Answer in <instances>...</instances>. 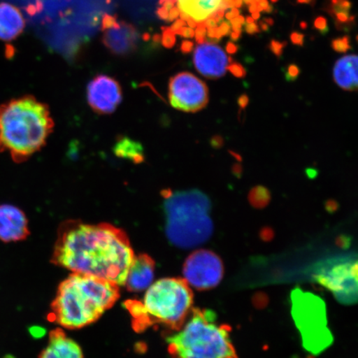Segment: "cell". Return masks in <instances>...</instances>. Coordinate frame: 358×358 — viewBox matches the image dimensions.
<instances>
[{
  "instance_id": "6da1fadb",
  "label": "cell",
  "mask_w": 358,
  "mask_h": 358,
  "mask_svg": "<svg viewBox=\"0 0 358 358\" xmlns=\"http://www.w3.org/2000/svg\"><path fill=\"white\" fill-rule=\"evenodd\" d=\"M134 257L129 237L120 228L69 220L59 228L52 262L73 273L122 286Z\"/></svg>"
},
{
  "instance_id": "7a4b0ae2",
  "label": "cell",
  "mask_w": 358,
  "mask_h": 358,
  "mask_svg": "<svg viewBox=\"0 0 358 358\" xmlns=\"http://www.w3.org/2000/svg\"><path fill=\"white\" fill-rule=\"evenodd\" d=\"M55 129L50 110L33 96L15 98L0 106V153L24 162L46 145Z\"/></svg>"
},
{
  "instance_id": "3957f363",
  "label": "cell",
  "mask_w": 358,
  "mask_h": 358,
  "mask_svg": "<svg viewBox=\"0 0 358 358\" xmlns=\"http://www.w3.org/2000/svg\"><path fill=\"white\" fill-rule=\"evenodd\" d=\"M119 287L96 276L73 273L58 286L50 320L67 329L95 323L117 302Z\"/></svg>"
},
{
  "instance_id": "277c9868",
  "label": "cell",
  "mask_w": 358,
  "mask_h": 358,
  "mask_svg": "<svg viewBox=\"0 0 358 358\" xmlns=\"http://www.w3.org/2000/svg\"><path fill=\"white\" fill-rule=\"evenodd\" d=\"M137 333L152 326H163L176 332L194 308V293L185 279L163 278L147 289L143 301L131 299L124 303Z\"/></svg>"
},
{
  "instance_id": "5b68a950",
  "label": "cell",
  "mask_w": 358,
  "mask_h": 358,
  "mask_svg": "<svg viewBox=\"0 0 358 358\" xmlns=\"http://www.w3.org/2000/svg\"><path fill=\"white\" fill-rule=\"evenodd\" d=\"M164 199L165 232L170 243L181 249L198 248L211 238L212 201L204 192L191 189L161 192Z\"/></svg>"
},
{
  "instance_id": "8992f818",
  "label": "cell",
  "mask_w": 358,
  "mask_h": 358,
  "mask_svg": "<svg viewBox=\"0 0 358 358\" xmlns=\"http://www.w3.org/2000/svg\"><path fill=\"white\" fill-rule=\"evenodd\" d=\"M231 331L213 310L194 308L181 328L165 340L173 358H238Z\"/></svg>"
},
{
  "instance_id": "52a82bcc",
  "label": "cell",
  "mask_w": 358,
  "mask_h": 358,
  "mask_svg": "<svg viewBox=\"0 0 358 358\" xmlns=\"http://www.w3.org/2000/svg\"><path fill=\"white\" fill-rule=\"evenodd\" d=\"M169 100L173 108L195 113L208 106V87L194 74L178 73L169 80Z\"/></svg>"
},
{
  "instance_id": "ba28073f",
  "label": "cell",
  "mask_w": 358,
  "mask_h": 358,
  "mask_svg": "<svg viewBox=\"0 0 358 358\" xmlns=\"http://www.w3.org/2000/svg\"><path fill=\"white\" fill-rule=\"evenodd\" d=\"M187 283L199 290L216 287L224 275L220 257L208 250H199L186 259L182 268Z\"/></svg>"
},
{
  "instance_id": "9c48e42d",
  "label": "cell",
  "mask_w": 358,
  "mask_h": 358,
  "mask_svg": "<svg viewBox=\"0 0 358 358\" xmlns=\"http://www.w3.org/2000/svg\"><path fill=\"white\" fill-rule=\"evenodd\" d=\"M317 280L332 292L340 302H355L357 294V262H342L324 268L317 275Z\"/></svg>"
},
{
  "instance_id": "30bf717a",
  "label": "cell",
  "mask_w": 358,
  "mask_h": 358,
  "mask_svg": "<svg viewBox=\"0 0 358 358\" xmlns=\"http://www.w3.org/2000/svg\"><path fill=\"white\" fill-rule=\"evenodd\" d=\"M120 83L106 75H98L87 85V99L90 107L99 115L113 113L122 101Z\"/></svg>"
},
{
  "instance_id": "8fae6325",
  "label": "cell",
  "mask_w": 358,
  "mask_h": 358,
  "mask_svg": "<svg viewBox=\"0 0 358 358\" xmlns=\"http://www.w3.org/2000/svg\"><path fill=\"white\" fill-rule=\"evenodd\" d=\"M232 59L217 44H199L194 53V65L204 78L216 80L225 76Z\"/></svg>"
},
{
  "instance_id": "7c38bea8",
  "label": "cell",
  "mask_w": 358,
  "mask_h": 358,
  "mask_svg": "<svg viewBox=\"0 0 358 358\" xmlns=\"http://www.w3.org/2000/svg\"><path fill=\"white\" fill-rule=\"evenodd\" d=\"M29 234L28 218L22 210L11 204L0 205V241L17 243Z\"/></svg>"
},
{
  "instance_id": "4fadbf2b",
  "label": "cell",
  "mask_w": 358,
  "mask_h": 358,
  "mask_svg": "<svg viewBox=\"0 0 358 358\" xmlns=\"http://www.w3.org/2000/svg\"><path fill=\"white\" fill-rule=\"evenodd\" d=\"M138 39V34L134 26L120 22L106 29L103 43L114 55L125 56L134 51Z\"/></svg>"
},
{
  "instance_id": "5bb4252c",
  "label": "cell",
  "mask_w": 358,
  "mask_h": 358,
  "mask_svg": "<svg viewBox=\"0 0 358 358\" xmlns=\"http://www.w3.org/2000/svg\"><path fill=\"white\" fill-rule=\"evenodd\" d=\"M155 273V262L149 255L134 256L124 285L129 292H142L153 284Z\"/></svg>"
},
{
  "instance_id": "9a60e30c",
  "label": "cell",
  "mask_w": 358,
  "mask_h": 358,
  "mask_svg": "<svg viewBox=\"0 0 358 358\" xmlns=\"http://www.w3.org/2000/svg\"><path fill=\"white\" fill-rule=\"evenodd\" d=\"M39 358H84L78 343L61 329L52 330L48 345L40 353Z\"/></svg>"
},
{
  "instance_id": "2e32d148",
  "label": "cell",
  "mask_w": 358,
  "mask_h": 358,
  "mask_svg": "<svg viewBox=\"0 0 358 358\" xmlns=\"http://www.w3.org/2000/svg\"><path fill=\"white\" fill-rule=\"evenodd\" d=\"M25 28V20L15 6L0 3V40L10 42L16 39Z\"/></svg>"
},
{
  "instance_id": "e0dca14e",
  "label": "cell",
  "mask_w": 358,
  "mask_h": 358,
  "mask_svg": "<svg viewBox=\"0 0 358 358\" xmlns=\"http://www.w3.org/2000/svg\"><path fill=\"white\" fill-rule=\"evenodd\" d=\"M357 62L356 55L344 56L336 62L333 71L334 80L339 87L345 91H357Z\"/></svg>"
},
{
  "instance_id": "ac0fdd59",
  "label": "cell",
  "mask_w": 358,
  "mask_h": 358,
  "mask_svg": "<svg viewBox=\"0 0 358 358\" xmlns=\"http://www.w3.org/2000/svg\"><path fill=\"white\" fill-rule=\"evenodd\" d=\"M179 11L200 24L218 10L222 0H177Z\"/></svg>"
},
{
  "instance_id": "d6986e66",
  "label": "cell",
  "mask_w": 358,
  "mask_h": 358,
  "mask_svg": "<svg viewBox=\"0 0 358 358\" xmlns=\"http://www.w3.org/2000/svg\"><path fill=\"white\" fill-rule=\"evenodd\" d=\"M114 151L120 158L131 160L136 164H140L144 160L141 145L127 137L120 138L116 143Z\"/></svg>"
},
{
  "instance_id": "ffe728a7",
  "label": "cell",
  "mask_w": 358,
  "mask_h": 358,
  "mask_svg": "<svg viewBox=\"0 0 358 358\" xmlns=\"http://www.w3.org/2000/svg\"><path fill=\"white\" fill-rule=\"evenodd\" d=\"M248 199L250 203L254 208H265L271 201V192L265 186L258 185L254 187L249 192Z\"/></svg>"
},
{
  "instance_id": "44dd1931",
  "label": "cell",
  "mask_w": 358,
  "mask_h": 358,
  "mask_svg": "<svg viewBox=\"0 0 358 358\" xmlns=\"http://www.w3.org/2000/svg\"><path fill=\"white\" fill-rule=\"evenodd\" d=\"M330 15L333 17L334 24L339 30H348L355 22V17L352 16L350 12L337 11L330 13Z\"/></svg>"
},
{
  "instance_id": "7402d4cb",
  "label": "cell",
  "mask_w": 358,
  "mask_h": 358,
  "mask_svg": "<svg viewBox=\"0 0 358 358\" xmlns=\"http://www.w3.org/2000/svg\"><path fill=\"white\" fill-rule=\"evenodd\" d=\"M331 47H332L335 52L346 53L352 49L350 38H349V36L345 35L342 38H335L333 40L332 43H331Z\"/></svg>"
},
{
  "instance_id": "603a6c76",
  "label": "cell",
  "mask_w": 358,
  "mask_h": 358,
  "mask_svg": "<svg viewBox=\"0 0 358 358\" xmlns=\"http://www.w3.org/2000/svg\"><path fill=\"white\" fill-rule=\"evenodd\" d=\"M284 73L285 80L291 83L294 82V80L299 78V75L301 73V70L298 65L291 64L285 67Z\"/></svg>"
},
{
  "instance_id": "cb8c5ba5",
  "label": "cell",
  "mask_w": 358,
  "mask_h": 358,
  "mask_svg": "<svg viewBox=\"0 0 358 358\" xmlns=\"http://www.w3.org/2000/svg\"><path fill=\"white\" fill-rule=\"evenodd\" d=\"M287 42H280L278 40L272 39L268 45V49L276 57L280 58L284 53V49L287 46Z\"/></svg>"
},
{
  "instance_id": "d4e9b609",
  "label": "cell",
  "mask_w": 358,
  "mask_h": 358,
  "mask_svg": "<svg viewBox=\"0 0 358 358\" xmlns=\"http://www.w3.org/2000/svg\"><path fill=\"white\" fill-rule=\"evenodd\" d=\"M227 70L236 78H245L246 70L239 62H231V64L227 66Z\"/></svg>"
},
{
  "instance_id": "484cf974",
  "label": "cell",
  "mask_w": 358,
  "mask_h": 358,
  "mask_svg": "<svg viewBox=\"0 0 358 358\" xmlns=\"http://www.w3.org/2000/svg\"><path fill=\"white\" fill-rule=\"evenodd\" d=\"M313 27L322 35H326L329 32L328 20L324 16L317 17L315 22H313Z\"/></svg>"
},
{
  "instance_id": "4316f807",
  "label": "cell",
  "mask_w": 358,
  "mask_h": 358,
  "mask_svg": "<svg viewBox=\"0 0 358 358\" xmlns=\"http://www.w3.org/2000/svg\"><path fill=\"white\" fill-rule=\"evenodd\" d=\"M163 45L165 48H171L176 42V34L173 32L171 29L166 28L164 31Z\"/></svg>"
},
{
  "instance_id": "83f0119b",
  "label": "cell",
  "mask_w": 358,
  "mask_h": 358,
  "mask_svg": "<svg viewBox=\"0 0 358 358\" xmlns=\"http://www.w3.org/2000/svg\"><path fill=\"white\" fill-rule=\"evenodd\" d=\"M194 37L196 43L199 45L206 43V38H207V29H206L203 22H200V24L196 26Z\"/></svg>"
},
{
  "instance_id": "f1b7e54d",
  "label": "cell",
  "mask_w": 358,
  "mask_h": 358,
  "mask_svg": "<svg viewBox=\"0 0 358 358\" xmlns=\"http://www.w3.org/2000/svg\"><path fill=\"white\" fill-rule=\"evenodd\" d=\"M220 26L217 27V38L220 40L224 36L229 35L231 33V26L229 21H222Z\"/></svg>"
},
{
  "instance_id": "f546056e",
  "label": "cell",
  "mask_w": 358,
  "mask_h": 358,
  "mask_svg": "<svg viewBox=\"0 0 358 358\" xmlns=\"http://www.w3.org/2000/svg\"><path fill=\"white\" fill-rule=\"evenodd\" d=\"M304 38L306 36L301 33L292 32L289 36L291 43L296 46L303 47L304 44Z\"/></svg>"
},
{
  "instance_id": "4dcf8cb0",
  "label": "cell",
  "mask_w": 358,
  "mask_h": 358,
  "mask_svg": "<svg viewBox=\"0 0 358 358\" xmlns=\"http://www.w3.org/2000/svg\"><path fill=\"white\" fill-rule=\"evenodd\" d=\"M177 34L181 35L182 37L185 38H194L195 31L194 29L187 28V27L185 26L182 27L181 29H179Z\"/></svg>"
},
{
  "instance_id": "1f68e13d",
  "label": "cell",
  "mask_w": 358,
  "mask_h": 358,
  "mask_svg": "<svg viewBox=\"0 0 358 358\" xmlns=\"http://www.w3.org/2000/svg\"><path fill=\"white\" fill-rule=\"evenodd\" d=\"M210 145H211L213 149H221L224 145V138L221 136H214L210 140Z\"/></svg>"
},
{
  "instance_id": "d6a6232c",
  "label": "cell",
  "mask_w": 358,
  "mask_h": 358,
  "mask_svg": "<svg viewBox=\"0 0 358 358\" xmlns=\"http://www.w3.org/2000/svg\"><path fill=\"white\" fill-rule=\"evenodd\" d=\"M245 31L246 34L250 35L259 34V32H261L257 24L255 22H252V24H245Z\"/></svg>"
},
{
  "instance_id": "836d02e7",
  "label": "cell",
  "mask_w": 358,
  "mask_h": 358,
  "mask_svg": "<svg viewBox=\"0 0 358 358\" xmlns=\"http://www.w3.org/2000/svg\"><path fill=\"white\" fill-rule=\"evenodd\" d=\"M194 43L189 41V40H185L181 44V52L187 55L194 50Z\"/></svg>"
},
{
  "instance_id": "e575fe53",
  "label": "cell",
  "mask_w": 358,
  "mask_h": 358,
  "mask_svg": "<svg viewBox=\"0 0 358 358\" xmlns=\"http://www.w3.org/2000/svg\"><path fill=\"white\" fill-rule=\"evenodd\" d=\"M250 98L248 95H246V94H243V95H241L238 98V101H237L241 110H245L246 107L248 106Z\"/></svg>"
},
{
  "instance_id": "d590c367",
  "label": "cell",
  "mask_w": 358,
  "mask_h": 358,
  "mask_svg": "<svg viewBox=\"0 0 358 358\" xmlns=\"http://www.w3.org/2000/svg\"><path fill=\"white\" fill-rule=\"evenodd\" d=\"M231 172L236 178H241L243 173V165L239 163L234 164L232 165Z\"/></svg>"
},
{
  "instance_id": "8d00e7d4",
  "label": "cell",
  "mask_w": 358,
  "mask_h": 358,
  "mask_svg": "<svg viewBox=\"0 0 358 358\" xmlns=\"http://www.w3.org/2000/svg\"><path fill=\"white\" fill-rule=\"evenodd\" d=\"M116 20L113 17L106 15L103 20V29H107L113 27L116 24Z\"/></svg>"
},
{
  "instance_id": "74e56055",
  "label": "cell",
  "mask_w": 358,
  "mask_h": 358,
  "mask_svg": "<svg viewBox=\"0 0 358 358\" xmlns=\"http://www.w3.org/2000/svg\"><path fill=\"white\" fill-rule=\"evenodd\" d=\"M231 27H238V28H243L245 24V17L241 15H238L234 19L229 21Z\"/></svg>"
},
{
  "instance_id": "f35d334b",
  "label": "cell",
  "mask_w": 358,
  "mask_h": 358,
  "mask_svg": "<svg viewBox=\"0 0 358 358\" xmlns=\"http://www.w3.org/2000/svg\"><path fill=\"white\" fill-rule=\"evenodd\" d=\"M238 46L234 42H228L226 46V51L228 55H234L238 52Z\"/></svg>"
},
{
  "instance_id": "ab89813d",
  "label": "cell",
  "mask_w": 358,
  "mask_h": 358,
  "mask_svg": "<svg viewBox=\"0 0 358 358\" xmlns=\"http://www.w3.org/2000/svg\"><path fill=\"white\" fill-rule=\"evenodd\" d=\"M187 26V22L185 21H183L182 20H177L176 22H174V24L172 25L171 30L174 34H177L178 31L179 29H181L182 27Z\"/></svg>"
},
{
  "instance_id": "60d3db41",
  "label": "cell",
  "mask_w": 358,
  "mask_h": 358,
  "mask_svg": "<svg viewBox=\"0 0 358 358\" xmlns=\"http://www.w3.org/2000/svg\"><path fill=\"white\" fill-rule=\"evenodd\" d=\"M179 13H180V11H179L178 7H173L171 10H169V21H174L177 20L179 16Z\"/></svg>"
},
{
  "instance_id": "b9f144b4",
  "label": "cell",
  "mask_w": 358,
  "mask_h": 358,
  "mask_svg": "<svg viewBox=\"0 0 358 358\" xmlns=\"http://www.w3.org/2000/svg\"><path fill=\"white\" fill-rule=\"evenodd\" d=\"M239 13H240V11H239L238 8H236L235 7L231 8V10L226 13V19L228 21H230L232 19H234V17L238 16Z\"/></svg>"
},
{
  "instance_id": "7bdbcfd3",
  "label": "cell",
  "mask_w": 358,
  "mask_h": 358,
  "mask_svg": "<svg viewBox=\"0 0 358 358\" xmlns=\"http://www.w3.org/2000/svg\"><path fill=\"white\" fill-rule=\"evenodd\" d=\"M203 24L206 27V29L216 28L218 24L216 20L213 19V17H208V19L203 22Z\"/></svg>"
},
{
  "instance_id": "ee69618b",
  "label": "cell",
  "mask_w": 358,
  "mask_h": 358,
  "mask_svg": "<svg viewBox=\"0 0 358 358\" xmlns=\"http://www.w3.org/2000/svg\"><path fill=\"white\" fill-rule=\"evenodd\" d=\"M338 203L335 200H329L326 203V208L329 210L330 212L335 211L336 209L338 208Z\"/></svg>"
},
{
  "instance_id": "f6af8a7d",
  "label": "cell",
  "mask_w": 358,
  "mask_h": 358,
  "mask_svg": "<svg viewBox=\"0 0 358 358\" xmlns=\"http://www.w3.org/2000/svg\"><path fill=\"white\" fill-rule=\"evenodd\" d=\"M258 11L261 13L262 11H264L266 10L267 6H268V0H261V1L258 2Z\"/></svg>"
},
{
  "instance_id": "bcb514c9",
  "label": "cell",
  "mask_w": 358,
  "mask_h": 358,
  "mask_svg": "<svg viewBox=\"0 0 358 358\" xmlns=\"http://www.w3.org/2000/svg\"><path fill=\"white\" fill-rule=\"evenodd\" d=\"M158 13H159V15L161 17V19L168 20L169 10H167V8L162 7V8H159Z\"/></svg>"
},
{
  "instance_id": "7dc6e473",
  "label": "cell",
  "mask_w": 358,
  "mask_h": 358,
  "mask_svg": "<svg viewBox=\"0 0 358 358\" xmlns=\"http://www.w3.org/2000/svg\"><path fill=\"white\" fill-rule=\"evenodd\" d=\"M259 26L263 32H268V31H270V26L266 24L263 20L259 22Z\"/></svg>"
},
{
  "instance_id": "c3c4849f",
  "label": "cell",
  "mask_w": 358,
  "mask_h": 358,
  "mask_svg": "<svg viewBox=\"0 0 358 358\" xmlns=\"http://www.w3.org/2000/svg\"><path fill=\"white\" fill-rule=\"evenodd\" d=\"M241 37V34L236 33L234 31H231L230 33V38L234 42H237Z\"/></svg>"
},
{
  "instance_id": "681fc988",
  "label": "cell",
  "mask_w": 358,
  "mask_h": 358,
  "mask_svg": "<svg viewBox=\"0 0 358 358\" xmlns=\"http://www.w3.org/2000/svg\"><path fill=\"white\" fill-rule=\"evenodd\" d=\"M307 176L310 178H315L317 176V171L315 169H310L306 170Z\"/></svg>"
},
{
  "instance_id": "f907efd6",
  "label": "cell",
  "mask_w": 358,
  "mask_h": 358,
  "mask_svg": "<svg viewBox=\"0 0 358 358\" xmlns=\"http://www.w3.org/2000/svg\"><path fill=\"white\" fill-rule=\"evenodd\" d=\"M229 152V154L234 157V158L235 159H236L237 161H238V162H241V161H243V157H241V155L239 154V153H236V152L235 151H231V150H229L228 151Z\"/></svg>"
},
{
  "instance_id": "816d5d0a",
  "label": "cell",
  "mask_w": 358,
  "mask_h": 358,
  "mask_svg": "<svg viewBox=\"0 0 358 358\" xmlns=\"http://www.w3.org/2000/svg\"><path fill=\"white\" fill-rule=\"evenodd\" d=\"M249 12L250 13H254L258 11V3L257 2H253L250 6H249Z\"/></svg>"
},
{
  "instance_id": "f5cc1de1",
  "label": "cell",
  "mask_w": 358,
  "mask_h": 358,
  "mask_svg": "<svg viewBox=\"0 0 358 358\" xmlns=\"http://www.w3.org/2000/svg\"><path fill=\"white\" fill-rule=\"evenodd\" d=\"M187 24L189 25V28L194 29L198 26V22H195L194 20L189 19L187 21Z\"/></svg>"
},
{
  "instance_id": "db71d44e",
  "label": "cell",
  "mask_w": 358,
  "mask_h": 358,
  "mask_svg": "<svg viewBox=\"0 0 358 358\" xmlns=\"http://www.w3.org/2000/svg\"><path fill=\"white\" fill-rule=\"evenodd\" d=\"M263 21L270 27L274 25L275 24V21L272 19V17H265V19H263Z\"/></svg>"
},
{
  "instance_id": "11a10c76",
  "label": "cell",
  "mask_w": 358,
  "mask_h": 358,
  "mask_svg": "<svg viewBox=\"0 0 358 358\" xmlns=\"http://www.w3.org/2000/svg\"><path fill=\"white\" fill-rule=\"evenodd\" d=\"M243 0H234V7L236 8L243 7Z\"/></svg>"
},
{
  "instance_id": "9f6ffc18",
  "label": "cell",
  "mask_w": 358,
  "mask_h": 358,
  "mask_svg": "<svg viewBox=\"0 0 358 358\" xmlns=\"http://www.w3.org/2000/svg\"><path fill=\"white\" fill-rule=\"evenodd\" d=\"M252 17H253V20L255 21L259 20V17H261V13H259V12H256V13H252Z\"/></svg>"
},
{
  "instance_id": "6f0895ef",
  "label": "cell",
  "mask_w": 358,
  "mask_h": 358,
  "mask_svg": "<svg viewBox=\"0 0 358 358\" xmlns=\"http://www.w3.org/2000/svg\"><path fill=\"white\" fill-rule=\"evenodd\" d=\"M315 0H297L299 3H308L311 4L313 2H315Z\"/></svg>"
},
{
  "instance_id": "680465c9",
  "label": "cell",
  "mask_w": 358,
  "mask_h": 358,
  "mask_svg": "<svg viewBox=\"0 0 358 358\" xmlns=\"http://www.w3.org/2000/svg\"><path fill=\"white\" fill-rule=\"evenodd\" d=\"M245 20V24H252V22H255V20H253V17H250V16L246 17Z\"/></svg>"
},
{
  "instance_id": "91938a15",
  "label": "cell",
  "mask_w": 358,
  "mask_h": 358,
  "mask_svg": "<svg viewBox=\"0 0 358 358\" xmlns=\"http://www.w3.org/2000/svg\"><path fill=\"white\" fill-rule=\"evenodd\" d=\"M299 26H301V28L303 29V30H306L308 29V24L306 21H302L301 22V24H299Z\"/></svg>"
},
{
  "instance_id": "94428289",
  "label": "cell",
  "mask_w": 358,
  "mask_h": 358,
  "mask_svg": "<svg viewBox=\"0 0 358 358\" xmlns=\"http://www.w3.org/2000/svg\"><path fill=\"white\" fill-rule=\"evenodd\" d=\"M264 11H265L266 13H271L273 12V6H271V4H268L266 10Z\"/></svg>"
},
{
  "instance_id": "6125c7cd",
  "label": "cell",
  "mask_w": 358,
  "mask_h": 358,
  "mask_svg": "<svg viewBox=\"0 0 358 358\" xmlns=\"http://www.w3.org/2000/svg\"><path fill=\"white\" fill-rule=\"evenodd\" d=\"M243 3L246 4V6H250L254 1V0H243Z\"/></svg>"
},
{
  "instance_id": "be15d7a7",
  "label": "cell",
  "mask_w": 358,
  "mask_h": 358,
  "mask_svg": "<svg viewBox=\"0 0 358 358\" xmlns=\"http://www.w3.org/2000/svg\"><path fill=\"white\" fill-rule=\"evenodd\" d=\"M271 1L272 3H276V2H278V1H279V0H271Z\"/></svg>"
},
{
  "instance_id": "e7e4bbea",
  "label": "cell",
  "mask_w": 358,
  "mask_h": 358,
  "mask_svg": "<svg viewBox=\"0 0 358 358\" xmlns=\"http://www.w3.org/2000/svg\"><path fill=\"white\" fill-rule=\"evenodd\" d=\"M254 1L258 3V2L261 1V0H254Z\"/></svg>"
}]
</instances>
